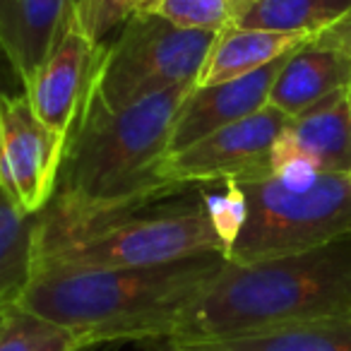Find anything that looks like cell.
<instances>
[{
    "mask_svg": "<svg viewBox=\"0 0 351 351\" xmlns=\"http://www.w3.org/2000/svg\"><path fill=\"white\" fill-rule=\"evenodd\" d=\"M193 87L178 84L123 111L80 118L65 147L53 200L36 217V253L193 188L173 186L161 173L173 118Z\"/></svg>",
    "mask_w": 351,
    "mask_h": 351,
    "instance_id": "obj_1",
    "label": "cell"
},
{
    "mask_svg": "<svg viewBox=\"0 0 351 351\" xmlns=\"http://www.w3.org/2000/svg\"><path fill=\"white\" fill-rule=\"evenodd\" d=\"M224 265V253H205L156 267L44 269L34 272L17 306L70 330L84 349L108 341H169Z\"/></svg>",
    "mask_w": 351,
    "mask_h": 351,
    "instance_id": "obj_2",
    "label": "cell"
},
{
    "mask_svg": "<svg viewBox=\"0 0 351 351\" xmlns=\"http://www.w3.org/2000/svg\"><path fill=\"white\" fill-rule=\"evenodd\" d=\"M351 317V234L284 258L234 265L186 311L169 344L234 339Z\"/></svg>",
    "mask_w": 351,
    "mask_h": 351,
    "instance_id": "obj_3",
    "label": "cell"
},
{
    "mask_svg": "<svg viewBox=\"0 0 351 351\" xmlns=\"http://www.w3.org/2000/svg\"><path fill=\"white\" fill-rule=\"evenodd\" d=\"M183 193L39 250L34 272L156 267L205 253H226L241 217L236 188L224 183L221 195H200L195 202L181 200Z\"/></svg>",
    "mask_w": 351,
    "mask_h": 351,
    "instance_id": "obj_4",
    "label": "cell"
},
{
    "mask_svg": "<svg viewBox=\"0 0 351 351\" xmlns=\"http://www.w3.org/2000/svg\"><path fill=\"white\" fill-rule=\"evenodd\" d=\"M231 186L241 217L224 255L234 265L303 253L351 234V173H320L308 186L267 173Z\"/></svg>",
    "mask_w": 351,
    "mask_h": 351,
    "instance_id": "obj_5",
    "label": "cell"
},
{
    "mask_svg": "<svg viewBox=\"0 0 351 351\" xmlns=\"http://www.w3.org/2000/svg\"><path fill=\"white\" fill-rule=\"evenodd\" d=\"M215 39V32L181 29L156 12L132 15L104 44L82 116L116 113L178 84H197Z\"/></svg>",
    "mask_w": 351,
    "mask_h": 351,
    "instance_id": "obj_6",
    "label": "cell"
},
{
    "mask_svg": "<svg viewBox=\"0 0 351 351\" xmlns=\"http://www.w3.org/2000/svg\"><path fill=\"white\" fill-rule=\"evenodd\" d=\"M65 147L25 92H0V191L22 215L39 217L53 200Z\"/></svg>",
    "mask_w": 351,
    "mask_h": 351,
    "instance_id": "obj_7",
    "label": "cell"
},
{
    "mask_svg": "<svg viewBox=\"0 0 351 351\" xmlns=\"http://www.w3.org/2000/svg\"><path fill=\"white\" fill-rule=\"evenodd\" d=\"M287 123V113L267 104L253 116L169 154L161 173L173 186H224L267 176L272 173V147Z\"/></svg>",
    "mask_w": 351,
    "mask_h": 351,
    "instance_id": "obj_8",
    "label": "cell"
},
{
    "mask_svg": "<svg viewBox=\"0 0 351 351\" xmlns=\"http://www.w3.org/2000/svg\"><path fill=\"white\" fill-rule=\"evenodd\" d=\"M101 53L104 44H94L73 25L49 58L22 84L36 116L65 140H70L82 116Z\"/></svg>",
    "mask_w": 351,
    "mask_h": 351,
    "instance_id": "obj_9",
    "label": "cell"
},
{
    "mask_svg": "<svg viewBox=\"0 0 351 351\" xmlns=\"http://www.w3.org/2000/svg\"><path fill=\"white\" fill-rule=\"evenodd\" d=\"M289 56H282L274 63L250 75H243V77L229 80V82L210 84V87L195 84L191 94L183 99L181 108L173 118L169 154L186 149V147L200 142L202 137L212 135L231 123L243 121L267 106L272 84Z\"/></svg>",
    "mask_w": 351,
    "mask_h": 351,
    "instance_id": "obj_10",
    "label": "cell"
},
{
    "mask_svg": "<svg viewBox=\"0 0 351 351\" xmlns=\"http://www.w3.org/2000/svg\"><path fill=\"white\" fill-rule=\"evenodd\" d=\"M308 159L322 173H351V84L289 118L272 147V171Z\"/></svg>",
    "mask_w": 351,
    "mask_h": 351,
    "instance_id": "obj_11",
    "label": "cell"
},
{
    "mask_svg": "<svg viewBox=\"0 0 351 351\" xmlns=\"http://www.w3.org/2000/svg\"><path fill=\"white\" fill-rule=\"evenodd\" d=\"M77 0H0V53L22 84L75 25Z\"/></svg>",
    "mask_w": 351,
    "mask_h": 351,
    "instance_id": "obj_12",
    "label": "cell"
},
{
    "mask_svg": "<svg viewBox=\"0 0 351 351\" xmlns=\"http://www.w3.org/2000/svg\"><path fill=\"white\" fill-rule=\"evenodd\" d=\"M351 84V56L344 51L308 41L289 56L269 92V106L289 118L298 116L313 104Z\"/></svg>",
    "mask_w": 351,
    "mask_h": 351,
    "instance_id": "obj_13",
    "label": "cell"
},
{
    "mask_svg": "<svg viewBox=\"0 0 351 351\" xmlns=\"http://www.w3.org/2000/svg\"><path fill=\"white\" fill-rule=\"evenodd\" d=\"M313 39L315 36L226 27L224 32L217 34L215 44H212L210 56L197 77V87H210V84L229 82V80L250 75L274 63L282 56L293 53Z\"/></svg>",
    "mask_w": 351,
    "mask_h": 351,
    "instance_id": "obj_14",
    "label": "cell"
},
{
    "mask_svg": "<svg viewBox=\"0 0 351 351\" xmlns=\"http://www.w3.org/2000/svg\"><path fill=\"white\" fill-rule=\"evenodd\" d=\"M349 12L351 0H241L231 27L317 36Z\"/></svg>",
    "mask_w": 351,
    "mask_h": 351,
    "instance_id": "obj_15",
    "label": "cell"
},
{
    "mask_svg": "<svg viewBox=\"0 0 351 351\" xmlns=\"http://www.w3.org/2000/svg\"><path fill=\"white\" fill-rule=\"evenodd\" d=\"M173 346L183 351H351V317L303 322L250 337Z\"/></svg>",
    "mask_w": 351,
    "mask_h": 351,
    "instance_id": "obj_16",
    "label": "cell"
},
{
    "mask_svg": "<svg viewBox=\"0 0 351 351\" xmlns=\"http://www.w3.org/2000/svg\"><path fill=\"white\" fill-rule=\"evenodd\" d=\"M36 217H27L0 191V311L20 301L34 277Z\"/></svg>",
    "mask_w": 351,
    "mask_h": 351,
    "instance_id": "obj_17",
    "label": "cell"
},
{
    "mask_svg": "<svg viewBox=\"0 0 351 351\" xmlns=\"http://www.w3.org/2000/svg\"><path fill=\"white\" fill-rule=\"evenodd\" d=\"M0 351H84V346L70 330L12 303L0 320Z\"/></svg>",
    "mask_w": 351,
    "mask_h": 351,
    "instance_id": "obj_18",
    "label": "cell"
},
{
    "mask_svg": "<svg viewBox=\"0 0 351 351\" xmlns=\"http://www.w3.org/2000/svg\"><path fill=\"white\" fill-rule=\"evenodd\" d=\"M241 0H161L156 15L181 29L224 32L234 25V15Z\"/></svg>",
    "mask_w": 351,
    "mask_h": 351,
    "instance_id": "obj_19",
    "label": "cell"
},
{
    "mask_svg": "<svg viewBox=\"0 0 351 351\" xmlns=\"http://www.w3.org/2000/svg\"><path fill=\"white\" fill-rule=\"evenodd\" d=\"M137 12H140V0H77L75 25L94 44H104L106 36L121 29Z\"/></svg>",
    "mask_w": 351,
    "mask_h": 351,
    "instance_id": "obj_20",
    "label": "cell"
},
{
    "mask_svg": "<svg viewBox=\"0 0 351 351\" xmlns=\"http://www.w3.org/2000/svg\"><path fill=\"white\" fill-rule=\"evenodd\" d=\"M313 41L320 46L344 51L346 56H351V12L341 22H337L335 27H330V29H325L322 34H317Z\"/></svg>",
    "mask_w": 351,
    "mask_h": 351,
    "instance_id": "obj_21",
    "label": "cell"
},
{
    "mask_svg": "<svg viewBox=\"0 0 351 351\" xmlns=\"http://www.w3.org/2000/svg\"><path fill=\"white\" fill-rule=\"evenodd\" d=\"M161 0H140V12H156Z\"/></svg>",
    "mask_w": 351,
    "mask_h": 351,
    "instance_id": "obj_22",
    "label": "cell"
},
{
    "mask_svg": "<svg viewBox=\"0 0 351 351\" xmlns=\"http://www.w3.org/2000/svg\"><path fill=\"white\" fill-rule=\"evenodd\" d=\"M166 351H183V349H178V346H173V344H169V349Z\"/></svg>",
    "mask_w": 351,
    "mask_h": 351,
    "instance_id": "obj_23",
    "label": "cell"
},
{
    "mask_svg": "<svg viewBox=\"0 0 351 351\" xmlns=\"http://www.w3.org/2000/svg\"><path fill=\"white\" fill-rule=\"evenodd\" d=\"M3 313H5V308H3V311H0V320H3Z\"/></svg>",
    "mask_w": 351,
    "mask_h": 351,
    "instance_id": "obj_24",
    "label": "cell"
}]
</instances>
